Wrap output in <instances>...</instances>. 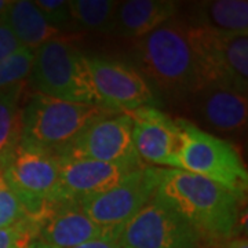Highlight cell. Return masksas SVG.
<instances>
[{
  "instance_id": "obj_1",
  "label": "cell",
  "mask_w": 248,
  "mask_h": 248,
  "mask_svg": "<svg viewBox=\"0 0 248 248\" xmlns=\"http://www.w3.org/2000/svg\"><path fill=\"white\" fill-rule=\"evenodd\" d=\"M156 197L177 211L202 241L221 243L237 231L240 202L223 186L177 169H161Z\"/></svg>"
},
{
  "instance_id": "obj_2",
  "label": "cell",
  "mask_w": 248,
  "mask_h": 248,
  "mask_svg": "<svg viewBox=\"0 0 248 248\" xmlns=\"http://www.w3.org/2000/svg\"><path fill=\"white\" fill-rule=\"evenodd\" d=\"M135 57L140 69L164 94L195 95L204 87L185 21L171 18L164 25L137 40Z\"/></svg>"
},
{
  "instance_id": "obj_3",
  "label": "cell",
  "mask_w": 248,
  "mask_h": 248,
  "mask_svg": "<svg viewBox=\"0 0 248 248\" xmlns=\"http://www.w3.org/2000/svg\"><path fill=\"white\" fill-rule=\"evenodd\" d=\"M182 143L175 169L207 178L246 202L248 171L237 148L186 119H177Z\"/></svg>"
},
{
  "instance_id": "obj_4",
  "label": "cell",
  "mask_w": 248,
  "mask_h": 248,
  "mask_svg": "<svg viewBox=\"0 0 248 248\" xmlns=\"http://www.w3.org/2000/svg\"><path fill=\"white\" fill-rule=\"evenodd\" d=\"M109 113L97 105L75 104L37 93L24 108L21 142L60 155L93 122Z\"/></svg>"
},
{
  "instance_id": "obj_5",
  "label": "cell",
  "mask_w": 248,
  "mask_h": 248,
  "mask_svg": "<svg viewBox=\"0 0 248 248\" xmlns=\"http://www.w3.org/2000/svg\"><path fill=\"white\" fill-rule=\"evenodd\" d=\"M89 57L65 39H54L35 51L32 83L39 94L61 101L99 105Z\"/></svg>"
},
{
  "instance_id": "obj_6",
  "label": "cell",
  "mask_w": 248,
  "mask_h": 248,
  "mask_svg": "<svg viewBox=\"0 0 248 248\" xmlns=\"http://www.w3.org/2000/svg\"><path fill=\"white\" fill-rule=\"evenodd\" d=\"M186 25L204 87L222 86L247 95L248 35Z\"/></svg>"
},
{
  "instance_id": "obj_7",
  "label": "cell",
  "mask_w": 248,
  "mask_h": 248,
  "mask_svg": "<svg viewBox=\"0 0 248 248\" xmlns=\"http://www.w3.org/2000/svg\"><path fill=\"white\" fill-rule=\"evenodd\" d=\"M60 170V155L22 142L1 169L6 182L36 225L55 203Z\"/></svg>"
},
{
  "instance_id": "obj_8",
  "label": "cell",
  "mask_w": 248,
  "mask_h": 248,
  "mask_svg": "<svg viewBox=\"0 0 248 248\" xmlns=\"http://www.w3.org/2000/svg\"><path fill=\"white\" fill-rule=\"evenodd\" d=\"M161 169L143 166L127 174L113 187L80 202L81 211L99 226L120 232L156 195Z\"/></svg>"
},
{
  "instance_id": "obj_9",
  "label": "cell",
  "mask_w": 248,
  "mask_h": 248,
  "mask_svg": "<svg viewBox=\"0 0 248 248\" xmlns=\"http://www.w3.org/2000/svg\"><path fill=\"white\" fill-rule=\"evenodd\" d=\"M120 248H197L202 237L159 197L152 199L117 234Z\"/></svg>"
},
{
  "instance_id": "obj_10",
  "label": "cell",
  "mask_w": 248,
  "mask_h": 248,
  "mask_svg": "<svg viewBox=\"0 0 248 248\" xmlns=\"http://www.w3.org/2000/svg\"><path fill=\"white\" fill-rule=\"evenodd\" d=\"M60 157L142 164L134 146L133 120L128 113H109L97 119L60 153Z\"/></svg>"
},
{
  "instance_id": "obj_11",
  "label": "cell",
  "mask_w": 248,
  "mask_h": 248,
  "mask_svg": "<svg viewBox=\"0 0 248 248\" xmlns=\"http://www.w3.org/2000/svg\"><path fill=\"white\" fill-rule=\"evenodd\" d=\"M87 60L102 109L110 113H130L155 102L148 80L131 65L101 57Z\"/></svg>"
},
{
  "instance_id": "obj_12",
  "label": "cell",
  "mask_w": 248,
  "mask_h": 248,
  "mask_svg": "<svg viewBox=\"0 0 248 248\" xmlns=\"http://www.w3.org/2000/svg\"><path fill=\"white\" fill-rule=\"evenodd\" d=\"M145 164L104 163L89 159H61L55 203H80L117 185L127 174Z\"/></svg>"
},
{
  "instance_id": "obj_13",
  "label": "cell",
  "mask_w": 248,
  "mask_h": 248,
  "mask_svg": "<svg viewBox=\"0 0 248 248\" xmlns=\"http://www.w3.org/2000/svg\"><path fill=\"white\" fill-rule=\"evenodd\" d=\"M133 120V141L140 159L175 169L182 137L177 123L160 109L142 107L128 113Z\"/></svg>"
},
{
  "instance_id": "obj_14",
  "label": "cell",
  "mask_w": 248,
  "mask_h": 248,
  "mask_svg": "<svg viewBox=\"0 0 248 248\" xmlns=\"http://www.w3.org/2000/svg\"><path fill=\"white\" fill-rule=\"evenodd\" d=\"M119 232L105 229L81 211L79 203H54L37 222L35 241L53 248H72L91 240L115 236Z\"/></svg>"
},
{
  "instance_id": "obj_15",
  "label": "cell",
  "mask_w": 248,
  "mask_h": 248,
  "mask_svg": "<svg viewBox=\"0 0 248 248\" xmlns=\"http://www.w3.org/2000/svg\"><path fill=\"white\" fill-rule=\"evenodd\" d=\"M193 97L196 116L204 125L221 134L236 135L247 127V95L222 86H205Z\"/></svg>"
},
{
  "instance_id": "obj_16",
  "label": "cell",
  "mask_w": 248,
  "mask_h": 248,
  "mask_svg": "<svg viewBox=\"0 0 248 248\" xmlns=\"http://www.w3.org/2000/svg\"><path fill=\"white\" fill-rule=\"evenodd\" d=\"M172 0H127L119 1L112 32L127 39H141L164 25L177 13Z\"/></svg>"
},
{
  "instance_id": "obj_17",
  "label": "cell",
  "mask_w": 248,
  "mask_h": 248,
  "mask_svg": "<svg viewBox=\"0 0 248 248\" xmlns=\"http://www.w3.org/2000/svg\"><path fill=\"white\" fill-rule=\"evenodd\" d=\"M195 27L222 33L248 35L247 0H207L195 3L192 18L187 22Z\"/></svg>"
},
{
  "instance_id": "obj_18",
  "label": "cell",
  "mask_w": 248,
  "mask_h": 248,
  "mask_svg": "<svg viewBox=\"0 0 248 248\" xmlns=\"http://www.w3.org/2000/svg\"><path fill=\"white\" fill-rule=\"evenodd\" d=\"M4 19L19 45L31 51H36L40 46L61 35V31L50 25L31 0H13Z\"/></svg>"
},
{
  "instance_id": "obj_19",
  "label": "cell",
  "mask_w": 248,
  "mask_h": 248,
  "mask_svg": "<svg viewBox=\"0 0 248 248\" xmlns=\"http://www.w3.org/2000/svg\"><path fill=\"white\" fill-rule=\"evenodd\" d=\"M21 94L22 84L0 90V170L9 163L22 138Z\"/></svg>"
},
{
  "instance_id": "obj_20",
  "label": "cell",
  "mask_w": 248,
  "mask_h": 248,
  "mask_svg": "<svg viewBox=\"0 0 248 248\" xmlns=\"http://www.w3.org/2000/svg\"><path fill=\"white\" fill-rule=\"evenodd\" d=\"M119 1L113 0H69L72 22L95 32H112Z\"/></svg>"
},
{
  "instance_id": "obj_21",
  "label": "cell",
  "mask_w": 248,
  "mask_h": 248,
  "mask_svg": "<svg viewBox=\"0 0 248 248\" xmlns=\"http://www.w3.org/2000/svg\"><path fill=\"white\" fill-rule=\"evenodd\" d=\"M35 51L19 47L14 54L0 62V90L22 84L33 69Z\"/></svg>"
},
{
  "instance_id": "obj_22",
  "label": "cell",
  "mask_w": 248,
  "mask_h": 248,
  "mask_svg": "<svg viewBox=\"0 0 248 248\" xmlns=\"http://www.w3.org/2000/svg\"><path fill=\"white\" fill-rule=\"evenodd\" d=\"M25 219H31L25 207L6 182L0 170V229L17 225Z\"/></svg>"
},
{
  "instance_id": "obj_23",
  "label": "cell",
  "mask_w": 248,
  "mask_h": 248,
  "mask_svg": "<svg viewBox=\"0 0 248 248\" xmlns=\"http://www.w3.org/2000/svg\"><path fill=\"white\" fill-rule=\"evenodd\" d=\"M36 225L32 219L0 229V248H31L36 236Z\"/></svg>"
},
{
  "instance_id": "obj_24",
  "label": "cell",
  "mask_w": 248,
  "mask_h": 248,
  "mask_svg": "<svg viewBox=\"0 0 248 248\" xmlns=\"http://www.w3.org/2000/svg\"><path fill=\"white\" fill-rule=\"evenodd\" d=\"M33 3L50 25L60 29L72 22L69 0H35Z\"/></svg>"
},
{
  "instance_id": "obj_25",
  "label": "cell",
  "mask_w": 248,
  "mask_h": 248,
  "mask_svg": "<svg viewBox=\"0 0 248 248\" xmlns=\"http://www.w3.org/2000/svg\"><path fill=\"white\" fill-rule=\"evenodd\" d=\"M19 47L22 46L19 45L6 19H0V62L16 53Z\"/></svg>"
},
{
  "instance_id": "obj_26",
  "label": "cell",
  "mask_w": 248,
  "mask_h": 248,
  "mask_svg": "<svg viewBox=\"0 0 248 248\" xmlns=\"http://www.w3.org/2000/svg\"><path fill=\"white\" fill-rule=\"evenodd\" d=\"M31 248H53V247H48V246H45V244L37 243V241L33 240V241H32V244H31ZM72 248H120V246H119L117 237H115V236H109V237L91 240V241L83 243V244H80V246H76V247H72Z\"/></svg>"
},
{
  "instance_id": "obj_27",
  "label": "cell",
  "mask_w": 248,
  "mask_h": 248,
  "mask_svg": "<svg viewBox=\"0 0 248 248\" xmlns=\"http://www.w3.org/2000/svg\"><path fill=\"white\" fill-rule=\"evenodd\" d=\"M222 248H248L247 237H234L228 240Z\"/></svg>"
},
{
  "instance_id": "obj_28",
  "label": "cell",
  "mask_w": 248,
  "mask_h": 248,
  "mask_svg": "<svg viewBox=\"0 0 248 248\" xmlns=\"http://www.w3.org/2000/svg\"><path fill=\"white\" fill-rule=\"evenodd\" d=\"M11 4H13V0H0V19L6 18Z\"/></svg>"
},
{
  "instance_id": "obj_29",
  "label": "cell",
  "mask_w": 248,
  "mask_h": 248,
  "mask_svg": "<svg viewBox=\"0 0 248 248\" xmlns=\"http://www.w3.org/2000/svg\"><path fill=\"white\" fill-rule=\"evenodd\" d=\"M197 248H222L219 243H214V241H205L203 246L200 244Z\"/></svg>"
}]
</instances>
